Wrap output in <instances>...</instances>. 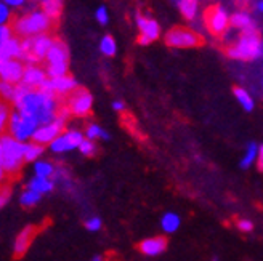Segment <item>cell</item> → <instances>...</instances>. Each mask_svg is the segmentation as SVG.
Masks as SVG:
<instances>
[{
    "instance_id": "6da1fadb",
    "label": "cell",
    "mask_w": 263,
    "mask_h": 261,
    "mask_svg": "<svg viewBox=\"0 0 263 261\" xmlns=\"http://www.w3.org/2000/svg\"><path fill=\"white\" fill-rule=\"evenodd\" d=\"M51 21L45 13L39 8V10H31L24 15L18 16L13 23L11 29L13 34H16L21 38H28L34 35H41V34H48L51 28Z\"/></svg>"
},
{
    "instance_id": "7a4b0ae2",
    "label": "cell",
    "mask_w": 263,
    "mask_h": 261,
    "mask_svg": "<svg viewBox=\"0 0 263 261\" xmlns=\"http://www.w3.org/2000/svg\"><path fill=\"white\" fill-rule=\"evenodd\" d=\"M227 53L233 59L252 61L263 56V42L257 31L242 32L239 41L227 50Z\"/></svg>"
},
{
    "instance_id": "3957f363",
    "label": "cell",
    "mask_w": 263,
    "mask_h": 261,
    "mask_svg": "<svg viewBox=\"0 0 263 261\" xmlns=\"http://www.w3.org/2000/svg\"><path fill=\"white\" fill-rule=\"evenodd\" d=\"M53 41L55 38L50 34H41V35H34V37H28V38H21V48H23L21 63L37 64L42 59H45Z\"/></svg>"
},
{
    "instance_id": "277c9868",
    "label": "cell",
    "mask_w": 263,
    "mask_h": 261,
    "mask_svg": "<svg viewBox=\"0 0 263 261\" xmlns=\"http://www.w3.org/2000/svg\"><path fill=\"white\" fill-rule=\"evenodd\" d=\"M4 159L2 167L7 175H16L24 165V143H20L11 135H2Z\"/></svg>"
},
{
    "instance_id": "5b68a950",
    "label": "cell",
    "mask_w": 263,
    "mask_h": 261,
    "mask_svg": "<svg viewBox=\"0 0 263 261\" xmlns=\"http://www.w3.org/2000/svg\"><path fill=\"white\" fill-rule=\"evenodd\" d=\"M37 128H39V124L35 121L23 117L20 112L13 111L8 121L7 133L11 135L15 139H18L20 143H28L29 139H32V135L35 133Z\"/></svg>"
},
{
    "instance_id": "8992f818",
    "label": "cell",
    "mask_w": 263,
    "mask_h": 261,
    "mask_svg": "<svg viewBox=\"0 0 263 261\" xmlns=\"http://www.w3.org/2000/svg\"><path fill=\"white\" fill-rule=\"evenodd\" d=\"M164 41L172 48H194L202 45V38L188 28H172L167 31Z\"/></svg>"
},
{
    "instance_id": "52a82bcc",
    "label": "cell",
    "mask_w": 263,
    "mask_h": 261,
    "mask_svg": "<svg viewBox=\"0 0 263 261\" xmlns=\"http://www.w3.org/2000/svg\"><path fill=\"white\" fill-rule=\"evenodd\" d=\"M205 24L207 29L214 35H221L230 26V15L221 5H212L205 10Z\"/></svg>"
},
{
    "instance_id": "ba28073f",
    "label": "cell",
    "mask_w": 263,
    "mask_h": 261,
    "mask_svg": "<svg viewBox=\"0 0 263 261\" xmlns=\"http://www.w3.org/2000/svg\"><path fill=\"white\" fill-rule=\"evenodd\" d=\"M91 104H93V96L90 91L85 88H77L69 96L68 108L76 117H87L91 111Z\"/></svg>"
},
{
    "instance_id": "9c48e42d",
    "label": "cell",
    "mask_w": 263,
    "mask_h": 261,
    "mask_svg": "<svg viewBox=\"0 0 263 261\" xmlns=\"http://www.w3.org/2000/svg\"><path fill=\"white\" fill-rule=\"evenodd\" d=\"M137 28L140 31L138 35V44L140 45H149L151 42L157 41L161 35V28L159 23L153 18L143 16V15H137Z\"/></svg>"
},
{
    "instance_id": "30bf717a",
    "label": "cell",
    "mask_w": 263,
    "mask_h": 261,
    "mask_svg": "<svg viewBox=\"0 0 263 261\" xmlns=\"http://www.w3.org/2000/svg\"><path fill=\"white\" fill-rule=\"evenodd\" d=\"M64 128H66V121L58 119V117H57V119L51 122V124L39 127L35 130V133L32 135V139L31 141L37 143V145H41V146L50 145V143L53 141L57 136H60L64 132Z\"/></svg>"
},
{
    "instance_id": "8fae6325",
    "label": "cell",
    "mask_w": 263,
    "mask_h": 261,
    "mask_svg": "<svg viewBox=\"0 0 263 261\" xmlns=\"http://www.w3.org/2000/svg\"><path fill=\"white\" fill-rule=\"evenodd\" d=\"M37 231L39 229L34 225H28L26 228L21 229V232L15 239V245H13V255H15V258H21L26 252H28L34 237L37 236Z\"/></svg>"
},
{
    "instance_id": "7c38bea8",
    "label": "cell",
    "mask_w": 263,
    "mask_h": 261,
    "mask_svg": "<svg viewBox=\"0 0 263 261\" xmlns=\"http://www.w3.org/2000/svg\"><path fill=\"white\" fill-rule=\"evenodd\" d=\"M23 72H24V63L18 59H7L2 64V68H0V81L18 85L23 79Z\"/></svg>"
},
{
    "instance_id": "4fadbf2b",
    "label": "cell",
    "mask_w": 263,
    "mask_h": 261,
    "mask_svg": "<svg viewBox=\"0 0 263 261\" xmlns=\"http://www.w3.org/2000/svg\"><path fill=\"white\" fill-rule=\"evenodd\" d=\"M47 79H48V77H47L44 68L37 66V64H24V72H23L21 84L28 85L32 90H39Z\"/></svg>"
},
{
    "instance_id": "5bb4252c",
    "label": "cell",
    "mask_w": 263,
    "mask_h": 261,
    "mask_svg": "<svg viewBox=\"0 0 263 261\" xmlns=\"http://www.w3.org/2000/svg\"><path fill=\"white\" fill-rule=\"evenodd\" d=\"M47 64H69V50L60 38H55L45 56Z\"/></svg>"
},
{
    "instance_id": "9a60e30c",
    "label": "cell",
    "mask_w": 263,
    "mask_h": 261,
    "mask_svg": "<svg viewBox=\"0 0 263 261\" xmlns=\"http://www.w3.org/2000/svg\"><path fill=\"white\" fill-rule=\"evenodd\" d=\"M165 249H167V239L162 236L144 239L138 245V250L146 256H157V255L164 253Z\"/></svg>"
},
{
    "instance_id": "2e32d148",
    "label": "cell",
    "mask_w": 263,
    "mask_h": 261,
    "mask_svg": "<svg viewBox=\"0 0 263 261\" xmlns=\"http://www.w3.org/2000/svg\"><path fill=\"white\" fill-rule=\"evenodd\" d=\"M0 56L7 59H23V48H21V38L11 37L7 42L0 44Z\"/></svg>"
},
{
    "instance_id": "e0dca14e",
    "label": "cell",
    "mask_w": 263,
    "mask_h": 261,
    "mask_svg": "<svg viewBox=\"0 0 263 261\" xmlns=\"http://www.w3.org/2000/svg\"><path fill=\"white\" fill-rule=\"evenodd\" d=\"M51 81V85H53V91L55 95H60V96H66V95H71L74 90H77V81L74 79L72 75H63V77H58V79H50Z\"/></svg>"
},
{
    "instance_id": "ac0fdd59",
    "label": "cell",
    "mask_w": 263,
    "mask_h": 261,
    "mask_svg": "<svg viewBox=\"0 0 263 261\" xmlns=\"http://www.w3.org/2000/svg\"><path fill=\"white\" fill-rule=\"evenodd\" d=\"M230 24L233 26V28L239 29L241 34L257 31L254 19L251 18V15H247V13H244V11H238V13H234L233 16H230Z\"/></svg>"
},
{
    "instance_id": "d6986e66",
    "label": "cell",
    "mask_w": 263,
    "mask_h": 261,
    "mask_svg": "<svg viewBox=\"0 0 263 261\" xmlns=\"http://www.w3.org/2000/svg\"><path fill=\"white\" fill-rule=\"evenodd\" d=\"M55 188V183L51 178H41V176H34L29 183H28V189L35 191L39 194H48Z\"/></svg>"
},
{
    "instance_id": "ffe728a7",
    "label": "cell",
    "mask_w": 263,
    "mask_h": 261,
    "mask_svg": "<svg viewBox=\"0 0 263 261\" xmlns=\"http://www.w3.org/2000/svg\"><path fill=\"white\" fill-rule=\"evenodd\" d=\"M41 10L51 21H55L63 11V0H41Z\"/></svg>"
},
{
    "instance_id": "44dd1931",
    "label": "cell",
    "mask_w": 263,
    "mask_h": 261,
    "mask_svg": "<svg viewBox=\"0 0 263 261\" xmlns=\"http://www.w3.org/2000/svg\"><path fill=\"white\" fill-rule=\"evenodd\" d=\"M180 223H181V219L177 213L174 212H167L162 218H161V228L164 229V232L167 234H172L175 232L178 228H180Z\"/></svg>"
},
{
    "instance_id": "7402d4cb",
    "label": "cell",
    "mask_w": 263,
    "mask_h": 261,
    "mask_svg": "<svg viewBox=\"0 0 263 261\" xmlns=\"http://www.w3.org/2000/svg\"><path fill=\"white\" fill-rule=\"evenodd\" d=\"M44 154V146L34 141L24 143V162H37V159Z\"/></svg>"
},
{
    "instance_id": "603a6c76",
    "label": "cell",
    "mask_w": 263,
    "mask_h": 261,
    "mask_svg": "<svg viewBox=\"0 0 263 261\" xmlns=\"http://www.w3.org/2000/svg\"><path fill=\"white\" fill-rule=\"evenodd\" d=\"M178 8L188 21H193L197 15V0H178Z\"/></svg>"
},
{
    "instance_id": "cb8c5ba5",
    "label": "cell",
    "mask_w": 263,
    "mask_h": 261,
    "mask_svg": "<svg viewBox=\"0 0 263 261\" xmlns=\"http://www.w3.org/2000/svg\"><path fill=\"white\" fill-rule=\"evenodd\" d=\"M257 151H258V145H255V143H249L244 157L239 162V167L242 168V170H247V168H251L252 164L257 160Z\"/></svg>"
},
{
    "instance_id": "d4e9b609",
    "label": "cell",
    "mask_w": 263,
    "mask_h": 261,
    "mask_svg": "<svg viewBox=\"0 0 263 261\" xmlns=\"http://www.w3.org/2000/svg\"><path fill=\"white\" fill-rule=\"evenodd\" d=\"M234 96H236V99H238V103L242 106L244 111L251 112V111L254 109V99H252V96L249 95L244 88L236 87V88H234Z\"/></svg>"
},
{
    "instance_id": "484cf974",
    "label": "cell",
    "mask_w": 263,
    "mask_h": 261,
    "mask_svg": "<svg viewBox=\"0 0 263 261\" xmlns=\"http://www.w3.org/2000/svg\"><path fill=\"white\" fill-rule=\"evenodd\" d=\"M34 172H35V176L51 178L55 173V165L47 160H37V162H34Z\"/></svg>"
},
{
    "instance_id": "4316f807",
    "label": "cell",
    "mask_w": 263,
    "mask_h": 261,
    "mask_svg": "<svg viewBox=\"0 0 263 261\" xmlns=\"http://www.w3.org/2000/svg\"><path fill=\"white\" fill-rule=\"evenodd\" d=\"M50 149L53 151V152H58V154H61V152H68V151H72L74 148L71 146V143L68 141V138H66V135H64V132H63L60 136H57L53 141L50 143Z\"/></svg>"
},
{
    "instance_id": "83f0119b",
    "label": "cell",
    "mask_w": 263,
    "mask_h": 261,
    "mask_svg": "<svg viewBox=\"0 0 263 261\" xmlns=\"http://www.w3.org/2000/svg\"><path fill=\"white\" fill-rule=\"evenodd\" d=\"M85 138L87 139H91V141H95V139H109V135H108V132L106 130H103L100 125H97V124H90L88 127H87V130H85Z\"/></svg>"
},
{
    "instance_id": "f1b7e54d",
    "label": "cell",
    "mask_w": 263,
    "mask_h": 261,
    "mask_svg": "<svg viewBox=\"0 0 263 261\" xmlns=\"http://www.w3.org/2000/svg\"><path fill=\"white\" fill-rule=\"evenodd\" d=\"M100 51L104 56H114L117 53V44L114 41V37L104 35L100 41Z\"/></svg>"
},
{
    "instance_id": "f546056e",
    "label": "cell",
    "mask_w": 263,
    "mask_h": 261,
    "mask_svg": "<svg viewBox=\"0 0 263 261\" xmlns=\"http://www.w3.org/2000/svg\"><path fill=\"white\" fill-rule=\"evenodd\" d=\"M69 64H47L45 74L48 79H58V77L68 75L69 72Z\"/></svg>"
},
{
    "instance_id": "4dcf8cb0",
    "label": "cell",
    "mask_w": 263,
    "mask_h": 261,
    "mask_svg": "<svg viewBox=\"0 0 263 261\" xmlns=\"http://www.w3.org/2000/svg\"><path fill=\"white\" fill-rule=\"evenodd\" d=\"M42 199V194H39L35 191H31V189H26L23 194H21V197H20V204L26 208H29V207H34L37 205L39 202H41Z\"/></svg>"
},
{
    "instance_id": "1f68e13d",
    "label": "cell",
    "mask_w": 263,
    "mask_h": 261,
    "mask_svg": "<svg viewBox=\"0 0 263 261\" xmlns=\"http://www.w3.org/2000/svg\"><path fill=\"white\" fill-rule=\"evenodd\" d=\"M15 88H16V85L5 82V81H0V99L4 103L13 104V99H15Z\"/></svg>"
},
{
    "instance_id": "d6a6232c",
    "label": "cell",
    "mask_w": 263,
    "mask_h": 261,
    "mask_svg": "<svg viewBox=\"0 0 263 261\" xmlns=\"http://www.w3.org/2000/svg\"><path fill=\"white\" fill-rule=\"evenodd\" d=\"M10 115H11V109H10V104L0 101V133H4L7 127H8V121H10Z\"/></svg>"
},
{
    "instance_id": "836d02e7",
    "label": "cell",
    "mask_w": 263,
    "mask_h": 261,
    "mask_svg": "<svg viewBox=\"0 0 263 261\" xmlns=\"http://www.w3.org/2000/svg\"><path fill=\"white\" fill-rule=\"evenodd\" d=\"M79 151H81L82 155H85V157H95V155L98 154V146L95 145V141L84 138L81 146H79Z\"/></svg>"
},
{
    "instance_id": "e575fe53",
    "label": "cell",
    "mask_w": 263,
    "mask_h": 261,
    "mask_svg": "<svg viewBox=\"0 0 263 261\" xmlns=\"http://www.w3.org/2000/svg\"><path fill=\"white\" fill-rule=\"evenodd\" d=\"M66 138H68V141L71 143V146L76 149L81 146V143L84 141L85 135L82 132H79V130H68V132H64Z\"/></svg>"
},
{
    "instance_id": "d590c367",
    "label": "cell",
    "mask_w": 263,
    "mask_h": 261,
    "mask_svg": "<svg viewBox=\"0 0 263 261\" xmlns=\"http://www.w3.org/2000/svg\"><path fill=\"white\" fill-rule=\"evenodd\" d=\"M95 19H97L101 26H106V24L109 23V13H108V8L104 7V5L98 7L97 11H95Z\"/></svg>"
},
{
    "instance_id": "8d00e7d4",
    "label": "cell",
    "mask_w": 263,
    "mask_h": 261,
    "mask_svg": "<svg viewBox=\"0 0 263 261\" xmlns=\"http://www.w3.org/2000/svg\"><path fill=\"white\" fill-rule=\"evenodd\" d=\"M101 226H103L101 218H98V216H91V218H88V219L85 221V228H87V231H90V232H98V231L101 229Z\"/></svg>"
},
{
    "instance_id": "74e56055",
    "label": "cell",
    "mask_w": 263,
    "mask_h": 261,
    "mask_svg": "<svg viewBox=\"0 0 263 261\" xmlns=\"http://www.w3.org/2000/svg\"><path fill=\"white\" fill-rule=\"evenodd\" d=\"M10 18H11V8L8 5H5L2 0H0V26L8 24Z\"/></svg>"
},
{
    "instance_id": "f35d334b",
    "label": "cell",
    "mask_w": 263,
    "mask_h": 261,
    "mask_svg": "<svg viewBox=\"0 0 263 261\" xmlns=\"http://www.w3.org/2000/svg\"><path fill=\"white\" fill-rule=\"evenodd\" d=\"M11 37H13L11 26L10 24H2V26H0V44L7 42L8 38H11Z\"/></svg>"
},
{
    "instance_id": "ab89813d",
    "label": "cell",
    "mask_w": 263,
    "mask_h": 261,
    "mask_svg": "<svg viewBox=\"0 0 263 261\" xmlns=\"http://www.w3.org/2000/svg\"><path fill=\"white\" fill-rule=\"evenodd\" d=\"M11 197V188L10 186H0V207H5Z\"/></svg>"
},
{
    "instance_id": "60d3db41",
    "label": "cell",
    "mask_w": 263,
    "mask_h": 261,
    "mask_svg": "<svg viewBox=\"0 0 263 261\" xmlns=\"http://www.w3.org/2000/svg\"><path fill=\"white\" fill-rule=\"evenodd\" d=\"M238 229L241 231V232H251L252 229H254V225H252V221H249V219H239L238 221Z\"/></svg>"
},
{
    "instance_id": "b9f144b4",
    "label": "cell",
    "mask_w": 263,
    "mask_h": 261,
    "mask_svg": "<svg viewBox=\"0 0 263 261\" xmlns=\"http://www.w3.org/2000/svg\"><path fill=\"white\" fill-rule=\"evenodd\" d=\"M2 2L5 4V5H8L10 8H20V7H23L28 0H2Z\"/></svg>"
},
{
    "instance_id": "7bdbcfd3",
    "label": "cell",
    "mask_w": 263,
    "mask_h": 261,
    "mask_svg": "<svg viewBox=\"0 0 263 261\" xmlns=\"http://www.w3.org/2000/svg\"><path fill=\"white\" fill-rule=\"evenodd\" d=\"M257 167H258V170L263 172V145L258 146V151H257Z\"/></svg>"
},
{
    "instance_id": "ee69618b",
    "label": "cell",
    "mask_w": 263,
    "mask_h": 261,
    "mask_svg": "<svg viewBox=\"0 0 263 261\" xmlns=\"http://www.w3.org/2000/svg\"><path fill=\"white\" fill-rule=\"evenodd\" d=\"M112 109H114V111H117V112H122V111L125 109V104H124V101H121V99L114 101V103H112Z\"/></svg>"
},
{
    "instance_id": "f6af8a7d",
    "label": "cell",
    "mask_w": 263,
    "mask_h": 261,
    "mask_svg": "<svg viewBox=\"0 0 263 261\" xmlns=\"http://www.w3.org/2000/svg\"><path fill=\"white\" fill-rule=\"evenodd\" d=\"M5 176H7V173H5V170H4V167H2V164H0V183H4Z\"/></svg>"
},
{
    "instance_id": "bcb514c9",
    "label": "cell",
    "mask_w": 263,
    "mask_h": 261,
    "mask_svg": "<svg viewBox=\"0 0 263 261\" xmlns=\"http://www.w3.org/2000/svg\"><path fill=\"white\" fill-rule=\"evenodd\" d=\"M4 159V148H2V135H0V164H2Z\"/></svg>"
},
{
    "instance_id": "7dc6e473",
    "label": "cell",
    "mask_w": 263,
    "mask_h": 261,
    "mask_svg": "<svg viewBox=\"0 0 263 261\" xmlns=\"http://www.w3.org/2000/svg\"><path fill=\"white\" fill-rule=\"evenodd\" d=\"M91 261H103V256L101 255H95L93 258H91Z\"/></svg>"
},
{
    "instance_id": "c3c4849f",
    "label": "cell",
    "mask_w": 263,
    "mask_h": 261,
    "mask_svg": "<svg viewBox=\"0 0 263 261\" xmlns=\"http://www.w3.org/2000/svg\"><path fill=\"white\" fill-rule=\"evenodd\" d=\"M257 10H258V11H263V0L257 4Z\"/></svg>"
},
{
    "instance_id": "681fc988",
    "label": "cell",
    "mask_w": 263,
    "mask_h": 261,
    "mask_svg": "<svg viewBox=\"0 0 263 261\" xmlns=\"http://www.w3.org/2000/svg\"><path fill=\"white\" fill-rule=\"evenodd\" d=\"M29 2H32V4H41V0H29Z\"/></svg>"
},
{
    "instance_id": "f907efd6",
    "label": "cell",
    "mask_w": 263,
    "mask_h": 261,
    "mask_svg": "<svg viewBox=\"0 0 263 261\" xmlns=\"http://www.w3.org/2000/svg\"><path fill=\"white\" fill-rule=\"evenodd\" d=\"M212 261H218V256H214V258H212Z\"/></svg>"
}]
</instances>
